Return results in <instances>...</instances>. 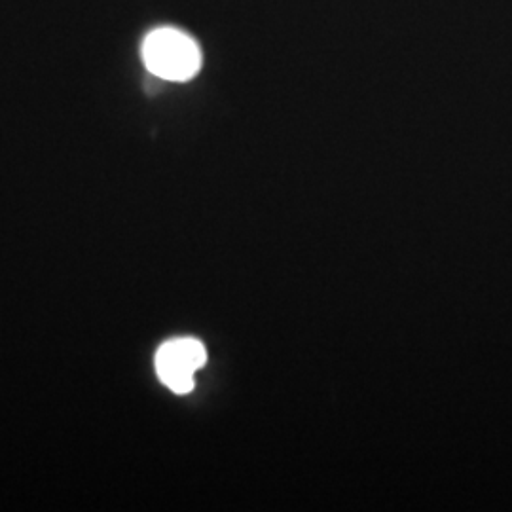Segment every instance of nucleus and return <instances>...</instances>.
<instances>
[{
    "label": "nucleus",
    "instance_id": "f257e3e1",
    "mask_svg": "<svg viewBox=\"0 0 512 512\" xmlns=\"http://www.w3.org/2000/svg\"><path fill=\"white\" fill-rule=\"evenodd\" d=\"M148 71L171 82H186L202 69V52L196 40L179 29H156L143 42Z\"/></svg>",
    "mask_w": 512,
    "mask_h": 512
},
{
    "label": "nucleus",
    "instance_id": "f03ea898",
    "mask_svg": "<svg viewBox=\"0 0 512 512\" xmlns=\"http://www.w3.org/2000/svg\"><path fill=\"white\" fill-rule=\"evenodd\" d=\"M154 363L162 384L186 395L194 389V374L207 363V351L196 338H175L158 349Z\"/></svg>",
    "mask_w": 512,
    "mask_h": 512
}]
</instances>
